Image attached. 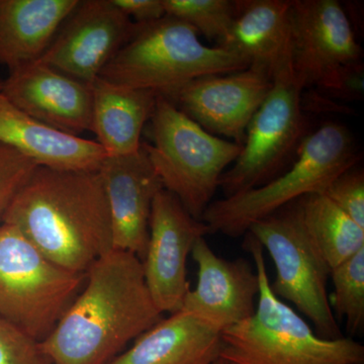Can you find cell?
Wrapping results in <instances>:
<instances>
[{
  "instance_id": "9a60e30c",
  "label": "cell",
  "mask_w": 364,
  "mask_h": 364,
  "mask_svg": "<svg viewBox=\"0 0 364 364\" xmlns=\"http://www.w3.org/2000/svg\"><path fill=\"white\" fill-rule=\"evenodd\" d=\"M0 92L50 128L75 136L91 132V85L40 60L9 72Z\"/></svg>"
},
{
  "instance_id": "ffe728a7",
  "label": "cell",
  "mask_w": 364,
  "mask_h": 364,
  "mask_svg": "<svg viewBox=\"0 0 364 364\" xmlns=\"http://www.w3.org/2000/svg\"><path fill=\"white\" fill-rule=\"evenodd\" d=\"M221 331L179 311L143 333L109 364H215Z\"/></svg>"
},
{
  "instance_id": "f546056e",
  "label": "cell",
  "mask_w": 364,
  "mask_h": 364,
  "mask_svg": "<svg viewBox=\"0 0 364 364\" xmlns=\"http://www.w3.org/2000/svg\"><path fill=\"white\" fill-rule=\"evenodd\" d=\"M215 364H225L224 363H223V361L221 360V359H218L217 361H215Z\"/></svg>"
},
{
  "instance_id": "9c48e42d",
  "label": "cell",
  "mask_w": 364,
  "mask_h": 364,
  "mask_svg": "<svg viewBox=\"0 0 364 364\" xmlns=\"http://www.w3.org/2000/svg\"><path fill=\"white\" fill-rule=\"evenodd\" d=\"M304 90L291 64L273 75L272 90L248 124L240 155L220 181L225 198L264 186L296 156L306 136Z\"/></svg>"
},
{
  "instance_id": "5bb4252c",
  "label": "cell",
  "mask_w": 364,
  "mask_h": 364,
  "mask_svg": "<svg viewBox=\"0 0 364 364\" xmlns=\"http://www.w3.org/2000/svg\"><path fill=\"white\" fill-rule=\"evenodd\" d=\"M191 255L198 267V282L186 294L182 312L221 332L255 313L259 279L248 260L220 257L205 237L196 242Z\"/></svg>"
},
{
  "instance_id": "52a82bcc",
  "label": "cell",
  "mask_w": 364,
  "mask_h": 364,
  "mask_svg": "<svg viewBox=\"0 0 364 364\" xmlns=\"http://www.w3.org/2000/svg\"><path fill=\"white\" fill-rule=\"evenodd\" d=\"M85 275L55 264L16 228L0 226V318L36 341L54 331Z\"/></svg>"
},
{
  "instance_id": "ba28073f",
  "label": "cell",
  "mask_w": 364,
  "mask_h": 364,
  "mask_svg": "<svg viewBox=\"0 0 364 364\" xmlns=\"http://www.w3.org/2000/svg\"><path fill=\"white\" fill-rule=\"evenodd\" d=\"M248 232L274 263L277 275L270 282L274 296L293 304L321 338L343 337L328 299L331 269L306 231L298 200L253 223Z\"/></svg>"
},
{
  "instance_id": "5b68a950",
  "label": "cell",
  "mask_w": 364,
  "mask_h": 364,
  "mask_svg": "<svg viewBox=\"0 0 364 364\" xmlns=\"http://www.w3.org/2000/svg\"><path fill=\"white\" fill-rule=\"evenodd\" d=\"M359 155L350 132L328 122L304 139L293 165L259 188L212 202L202 221L210 233L244 236L251 225L289 203L313 193H324L329 184L355 167Z\"/></svg>"
},
{
  "instance_id": "7c38bea8",
  "label": "cell",
  "mask_w": 364,
  "mask_h": 364,
  "mask_svg": "<svg viewBox=\"0 0 364 364\" xmlns=\"http://www.w3.org/2000/svg\"><path fill=\"white\" fill-rule=\"evenodd\" d=\"M138 26L112 0L79 1L40 61L91 85Z\"/></svg>"
},
{
  "instance_id": "f1b7e54d",
  "label": "cell",
  "mask_w": 364,
  "mask_h": 364,
  "mask_svg": "<svg viewBox=\"0 0 364 364\" xmlns=\"http://www.w3.org/2000/svg\"><path fill=\"white\" fill-rule=\"evenodd\" d=\"M117 9L138 25L153 23L164 18L162 0H112Z\"/></svg>"
},
{
  "instance_id": "30bf717a",
  "label": "cell",
  "mask_w": 364,
  "mask_h": 364,
  "mask_svg": "<svg viewBox=\"0 0 364 364\" xmlns=\"http://www.w3.org/2000/svg\"><path fill=\"white\" fill-rule=\"evenodd\" d=\"M210 233L176 196L161 189L151 210L149 240L142 261L146 286L158 310L170 315L179 312L188 294L186 262L198 239Z\"/></svg>"
},
{
  "instance_id": "3957f363",
  "label": "cell",
  "mask_w": 364,
  "mask_h": 364,
  "mask_svg": "<svg viewBox=\"0 0 364 364\" xmlns=\"http://www.w3.org/2000/svg\"><path fill=\"white\" fill-rule=\"evenodd\" d=\"M243 247L259 279L255 313L221 333L225 364H363L364 346L352 338L323 339L270 289L263 248L251 233Z\"/></svg>"
},
{
  "instance_id": "4316f807",
  "label": "cell",
  "mask_w": 364,
  "mask_h": 364,
  "mask_svg": "<svg viewBox=\"0 0 364 364\" xmlns=\"http://www.w3.org/2000/svg\"><path fill=\"white\" fill-rule=\"evenodd\" d=\"M364 229V174L354 167L346 170L329 184L323 193Z\"/></svg>"
},
{
  "instance_id": "8992f818",
  "label": "cell",
  "mask_w": 364,
  "mask_h": 364,
  "mask_svg": "<svg viewBox=\"0 0 364 364\" xmlns=\"http://www.w3.org/2000/svg\"><path fill=\"white\" fill-rule=\"evenodd\" d=\"M152 143L142 142L163 188L202 221L225 169L243 146L203 130L173 102L157 97L150 119Z\"/></svg>"
},
{
  "instance_id": "d6986e66",
  "label": "cell",
  "mask_w": 364,
  "mask_h": 364,
  "mask_svg": "<svg viewBox=\"0 0 364 364\" xmlns=\"http://www.w3.org/2000/svg\"><path fill=\"white\" fill-rule=\"evenodd\" d=\"M79 0H0V64L9 72L42 58Z\"/></svg>"
},
{
  "instance_id": "7402d4cb",
  "label": "cell",
  "mask_w": 364,
  "mask_h": 364,
  "mask_svg": "<svg viewBox=\"0 0 364 364\" xmlns=\"http://www.w3.org/2000/svg\"><path fill=\"white\" fill-rule=\"evenodd\" d=\"M304 224L330 269L364 248V229L323 193L298 200Z\"/></svg>"
},
{
  "instance_id": "83f0119b",
  "label": "cell",
  "mask_w": 364,
  "mask_h": 364,
  "mask_svg": "<svg viewBox=\"0 0 364 364\" xmlns=\"http://www.w3.org/2000/svg\"><path fill=\"white\" fill-rule=\"evenodd\" d=\"M364 66L363 61L342 67L322 87L326 97L343 100H360L363 97Z\"/></svg>"
},
{
  "instance_id": "7a4b0ae2",
  "label": "cell",
  "mask_w": 364,
  "mask_h": 364,
  "mask_svg": "<svg viewBox=\"0 0 364 364\" xmlns=\"http://www.w3.org/2000/svg\"><path fill=\"white\" fill-rule=\"evenodd\" d=\"M2 224L16 228L55 264L81 274L114 249L100 170L38 166Z\"/></svg>"
},
{
  "instance_id": "2e32d148",
  "label": "cell",
  "mask_w": 364,
  "mask_h": 364,
  "mask_svg": "<svg viewBox=\"0 0 364 364\" xmlns=\"http://www.w3.org/2000/svg\"><path fill=\"white\" fill-rule=\"evenodd\" d=\"M112 226V245L143 261L149 240L151 210L162 182L141 146L138 152L107 157L100 168Z\"/></svg>"
},
{
  "instance_id": "e0dca14e",
  "label": "cell",
  "mask_w": 364,
  "mask_h": 364,
  "mask_svg": "<svg viewBox=\"0 0 364 364\" xmlns=\"http://www.w3.org/2000/svg\"><path fill=\"white\" fill-rule=\"evenodd\" d=\"M0 143L39 166L59 170H100L107 154L97 141L62 133L41 123L0 92Z\"/></svg>"
},
{
  "instance_id": "d4e9b609",
  "label": "cell",
  "mask_w": 364,
  "mask_h": 364,
  "mask_svg": "<svg viewBox=\"0 0 364 364\" xmlns=\"http://www.w3.org/2000/svg\"><path fill=\"white\" fill-rule=\"evenodd\" d=\"M38 166L31 158L0 143V226L14 198Z\"/></svg>"
},
{
  "instance_id": "44dd1931",
  "label": "cell",
  "mask_w": 364,
  "mask_h": 364,
  "mask_svg": "<svg viewBox=\"0 0 364 364\" xmlns=\"http://www.w3.org/2000/svg\"><path fill=\"white\" fill-rule=\"evenodd\" d=\"M92 124L107 157L124 156L138 152L142 146L144 127L152 117L157 95L114 85L98 77L91 85Z\"/></svg>"
},
{
  "instance_id": "ac0fdd59",
  "label": "cell",
  "mask_w": 364,
  "mask_h": 364,
  "mask_svg": "<svg viewBox=\"0 0 364 364\" xmlns=\"http://www.w3.org/2000/svg\"><path fill=\"white\" fill-rule=\"evenodd\" d=\"M237 14L219 47L274 75L291 64L293 0H237Z\"/></svg>"
},
{
  "instance_id": "484cf974",
  "label": "cell",
  "mask_w": 364,
  "mask_h": 364,
  "mask_svg": "<svg viewBox=\"0 0 364 364\" xmlns=\"http://www.w3.org/2000/svg\"><path fill=\"white\" fill-rule=\"evenodd\" d=\"M0 364H52L40 342L0 318Z\"/></svg>"
},
{
  "instance_id": "4dcf8cb0",
  "label": "cell",
  "mask_w": 364,
  "mask_h": 364,
  "mask_svg": "<svg viewBox=\"0 0 364 364\" xmlns=\"http://www.w3.org/2000/svg\"><path fill=\"white\" fill-rule=\"evenodd\" d=\"M1 87H2V81H0V90H1Z\"/></svg>"
},
{
  "instance_id": "cb8c5ba5",
  "label": "cell",
  "mask_w": 364,
  "mask_h": 364,
  "mask_svg": "<svg viewBox=\"0 0 364 364\" xmlns=\"http://www.w3.org/2000/svg\"><path fill=\"white\" fill-rule=\"evenodd\" d=\"M166 16L193 26L208 40L221 44L237 14V2L230 0H162Z\"/></svg>"
},
{
  "instance_id": "8fae6325",
  "label": "cell",
  "mask_w": 364,
  "mask_h": 364,
  "mask_svg": "<svg viewBox=\"0 0 364 364\" xmlns=\"http://www.w3.org/2000/svg\"><path fill=\"white\" fill-rule=\"evenodd\" d=\"M291 60L304 90H318L342 67L363 61L350 18L339 1L293 0Z\"/></svg>"
},
{
  "instance_id": "277c9868",
  "label": "cell",
  "mask_w": 364,
  "mask_h": 364,
  "mask_svg": "<svg viewBox=\"0 0 364 364\" xmlns=\"http://www.w3.org/2000/svg\"><path fill=\"white\" fill-rule=\"evenodd\" d=\"M249 66L247 60L229 50L203 44L188 23L165 16L139 25L100 77L114 85L152 91L170 100L196 78L233 73Z\"/></svg>"
},
{
  "instance_id": "4fadbf2b",
  "label": "cell",
  "mask_w": 364,
  "mask_h": 364,
  "mask_svg": "<svg viewBox=\"0 0 364 364\" xmlns=\"http://www.w3.org/2000/svg\"><path fill=\"white\" fill-rule=\"evenodd\" d=\"M272 77L260 67L196 78L170 102L213 135L243 146L249 123L272 90Z\"/></svg>"
},
{
  "instance_id": "6da1fadb",
  "label": "cell",
  "mask_w": 364,
  "mask_h": 364,
  "mask_svg": "<svg viewBox=\"0 0 364 364\" xmlns=\"http://www.w3.org/2000/svg\"><path fill=\"white\" fill-rule=\"evenodd\" d=\"M162 315L140 258L112 249L86 272L80 293L41 347L52 364H109Z\"/></svg>"
},
{
  "instance_id": "603a6c76",
  "label": "cell",
  "mask_w": 364,
  "mask_h": 364,
  "mask_svg": "<svg viewBox=\"0 0 364 364\" xmlns=\"http://www.w3.org/2000/svg\"><path fill=\"white\" fill-rule=\"evenodd\" d=\"M333 291L328 296L336 320H346L347 331L355 334L364 326V248L330 272Z\"/></svg>"
}]
</instances>
